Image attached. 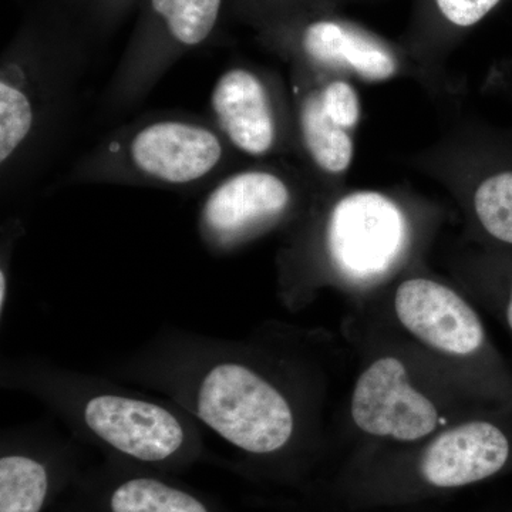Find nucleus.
Listing matches in <instances>:
<instances>
[{"mask_svg":"<svg viewBox=\"0 0 512 512\" xmlns=\"http://www.w3.org/2000/svg\"><path fill=\"white\" fill-rule=\"evenodd\" d=\"M510 440L488 421L460 424L437 437L424 451L420 474L439 490L466 487L500 473L510 458Z\"/></svg>","mask_w":512,"mask_h":512,"instance_id":"12","label":"nucleus"},{"mask_svg":"<svg viewBox=\"0 0 512 512\" xmlns=\"http://www.w3.org/2000/svg\"><path fill=\"white\" fill-rule=\"evenodd\" d=\"M473 204L484 231L512 247V165L484 177L474 191Z\"/></svg>","mask_w":512,"mask_h":512,"instance_id":"16","label":"nucleus"},{"mask_svg":"<svg viewBox=\"0 0 512 512\" xmlns=\"http://www.w3.org/2000/svg\"><path fill=\"white\" fill-rule=\"evenodd\" d=\"M86 32L45 0L0 59V181L6 194L45 160L72 107L82 73Z\"/></svg>","mask_w":512,"mask_h":512,"instance_id":"1","label":"nucleus"},{"mask_svg":"<svg viewBox=\"0 0 512 512\" xmlns=\"http://www.w3.org/2000/svg\"><path fill=\"white\" fill-rule=\"evenodd\" d=\"M394 309L404 328L439 352L468 356L483 346L484 328L476 311L447 286L424 278L404 281Z\"/></svg>","mask_w":512,"mask_h":512,"instance_id":"10","label":"nucleus"},{"mask_svg":"<svg viewBox=\"0 0 512 512\" xmlns=\"http://www.w3.org/2000/svg\"><path fill=\"white\" fill-rule=\"evenodd\" d=\"M406 238L403 212L375 191L353 192L336 202L326 229L333 264L353 281H369L389 271Z\"/></svg>","mask_w":512,"mask_h":512,"instance_id":"6","label":"nucleus"},{"mask_svg":"<svg viewBox=\"0 0 512 512\" xmlns=\"http://www.w3.org/2000/svg\"><path fill=\"white\" fill-rule=\"evenodd\" d=\"M197 414L229 443L271 454L291 440V406L271 383L238 363L212 367L197 392Z\"/></svg>","mask_w":512,"mask_h":512,"instance_id":"4","label":"nucleus"},{"mask_svg":"<svg viewBox=\"0 0 512 512\" xmlns=\"http://www.w3.org/2000/svg\"><path fill=\"white\" fill-rule=\"evenodd\" d=\"M49 493V474L32 457L0 460V512H40Z\"/></svg>","mask_w":512,"mask_h":512,"instance_id":"14","label":"nucleus"},{"mask_svg":"<svg viewBox=\"0 0 512 512\" xmlns=\"http://www.w3.org/2000/svg\"><path fill=\"white\" fill-rule=\"evenodd\" d=\"M352 417L365 433L399 441L423 439L439 421L436 406L409 383L406 369L396 357L376 360L359 377Z\"/></svg>","mask_w":512,"mask_h":512,"instance_id":"7","label":"nucleus"},{"mask_svg":"<svg viewBox=\"0 0 512 512\" xmlns=\"http://www.w3.org/2000/svg\"><path fill=\"white\" fill-rule=\"evenodd\" d=\"M235 154L237 151L207 117L148 114L107 134L74 164L67 181L208 190L231 171Z\"/></svg>","mask_w":512,"mask_h":512,"instance_id":"2","label":"nucleus"},{"mask_svg":"<svg viewBox=\"0 0 512 512\" xmlns=\"http://www.w3.org/2000/svg\"><path fill=\"white\" fill-rule=\"evenodd\" d=\"M507 320H508V325H510V329L512 330V284H511V291H510V299H508V305H507Z\"/></svg>","mask_w":512,"mask_h":512,"instance_id":"19","label":"nucleus"},{"mask_svg":"<svg viewBox=\"0 0 512 512\" xmlns=\"http://www.w3.org/2000/svg\"><path fill=\"white\" fill-rule=\"evenodd\" d=\"M111 512H208L183 490L153 480L133 478L119 485L110 498Z\"/></svg>","mask_w":512,"mask_h":512,"instance_id":"15","label":"nucleus"},{"mask_svg":"<svg viewBox=\"0 0 512 512\" xmlns=\"http://www.w3.org/2000/svg\"><path fill=\"white\" fill-rule=\"evenodd\" d=\"M295 194L291 181L271 168L228 171L202 198L201 237L214 251L238 247L288 215Z\"/></svg>","mask_w":512,"mask_h":512,"instance_id":"5","label":"nucleus"},{"mask_svg":"<svg viewBox=\"0 0 512 512\" xmlns=\"http://www.w3.org/2000/svg\"><path fill=\"white\" fill-rule=\"evenodd\" d=\"M84 423L99 439L141 461H163L185 443L183 423L156 403L117 394L94 396L84 406Z\"/></svg>","mask_w":512,"mask_h":512,"instance_id":"9","label":"nucleus"},{"mask_svg":"<svg viewBox=\"0 0 512 512\" xmlns=\"http://www.w3.org/2000/svg\"><path fill=\"white\" fill-rule=\"evenodd\" d=\"M500 3L501 0H436L441 15L458 28L477 25Z\"/></svg>","mask_w":512,"mask_h":512,"instance_id":"18","label":"nucleus"},{"mask_svg":"<svg viewBox=\"0 0 512 512\" xmlns=\"http://www.w3.org/2000/svg\"><path fill=\"white\" fill-rule=\"evenodd\" d=\"M298 52L312 69L349 70L367 82L389 80L399 66L375 37L336 20L306 23L299 32Z\"/></svg>","mask_w":512,"mask_h":512,"instance_id":"13","label":"nucleus"},{"mask_svg":"<svg viewBox=\"0 0 512 512\" xmlns=\"http://www.w3.org/2000/svg\"><path fill=\"white\" fill-rule=\"evenodd\" d=\"M70 16L90 37L109 33L123 23L143 0H49Z\"/></svg>","mask_w":512,"mask_h":512,"instance_id":"17","label":"nucleus"},{"mask_svg":"<svg viewBox=\"0 0 512 512\" xmlns=\"http://www.w3.org/2000/svg\"><path fill=\"white\" fill-rule=\"evenodd\" d=\"M360 119V101L352 84L330 80L303 87L296 121L303 150L326 174L348 170L353 160L352 130Z\"/></svg>","mask_w":512,"mask_h":512,"instance_id":"11","label":"nucleus"},{"mask_svg":"<svg viewBox=\"0 0 512 512\" xmlns=\"http://www.w3.org/2000/svg\"><path fill=\"white\" fill-rule=\"evenodd\" d=\"M227 0H143L133 33L106 90L110 110L146 99L181 57L214 35Z\"/></svg>","mask_w":512,"mask_h":512,"instance_id":"3","label":"nucleus"},{"mask_svg":"<svg viewBox=\"0 0 512 512\" xmlns=\"http://www.w3.org/2000/svg\"><path fill=\"white\" fill-rule=\"evenodd\" d=\"M208 107V119L237 154L262 158L281 143V114L271 86L252 67L225 69L212 86Z\"/></svg>","mask_w":512,"mask_h":512,"instance_id":"8","label":"nucleus"}]
</instances>
